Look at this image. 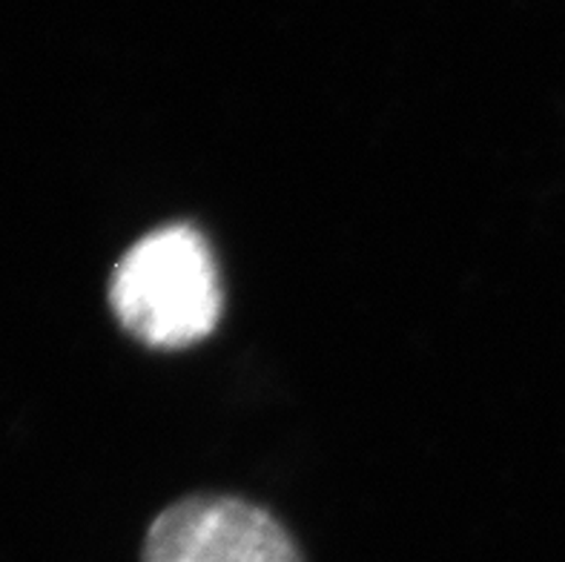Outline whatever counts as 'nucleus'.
<instances>
[{
	"label": "nucleus",
	"instance_id": "obj_1",
	"mask_svg": "<svg viewBox=\"0 0 565 562\" xmlns=\"http://www.w3.org/2000/svg\"><path fill=\"white\" fill-rule=\"evenodd\" d=\"M107 296L118 325L156 350L204 342L224 310L218 262L193 224H164L141 235L115 264Z\"/></svg>",
	"mask_w": 565,
	"mask_h": 562
},
{
	"label": "nucleus",
	"instance_id": "obj_2",
	"mask_svg": "<svg viewBox=\"0 0 565 562\" xmlns=\"http://www.w3.org/2000/svg\"><path fill=\"white\" fill-rule=\"evenodd\" d=\"M141 562H301L270 511L227 494H193L147 528Z\"/></svg>",
	"mask_w": 565,
	"mask_h": 562
}]
</instances>
